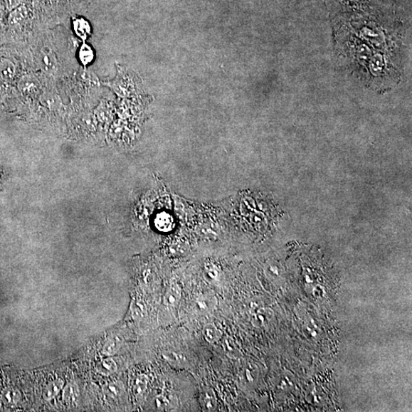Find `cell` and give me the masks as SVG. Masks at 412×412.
<instances>
[{
    "mask_svg": "<svg viewBox=\"0 0 412 412\" xmlns=\"http://www.w3.org/2000/svg\"><path fill=\"white\" fill-rule=\"evenodd\" d=\"M39 68L46 75H54L58 70V61L54 53L48 49L41 50L37 57Z\"/></svg>",
    "mask_w": 412,
    "mask_h": 412,
    "instance_id": "obj_1",
    "label": "cell"
},
{
    "mask_svg": "<svg viewBox=\"0 0 412 412\" xmlns=\"http://www.w3.org/2000/svg\"><path fill=\"white\" fill-rule=\"evenodd\" d=\"M218 305L217 298L213 294L205 293L199 295L194 303L196 313L200 315L212 312Z\"/></svg>",
    "mask_w": 412,
    "mask_h": 412,
    "instance_id": "obj_2",
    "label": "cell"
},
{
    "mask_svg": "<svg viewBox=\"0 0 412 412\" xmlns=\"http://www.w3.org/2000/svg\"><path fill=\"white\" fill-rule=\"evenodd\" d=\"M40 88V83L33 75H25L18 82V89L25 97L35 96Z\"/></svg>",
    "mask_w": 412,
    "mask_h": 412,
    "instance_id": "obj_3",
    "label": "cell"
},
{
    "mask_svg": "<svg viewBox=\"0 0 412 412\" xmlns=\"http://www.w3.org/2000/svg\"><path fill=\"white\" fill-rule=\"evenodd\" d=\"M28 16V8L24 4H21L9 12L7 19L8 23L11 26L22 25L26 22Z\"/></svg>",
    "mask_w": 412,
    "mask_h": 412,
    "instance_id": "obj_4",
    "label": "cell"
},
{
    "mask_svg": "<svg viewBox=\"0 0 412 412\" xmlns=\"http://www.w3.org/2000/svg\"><path fill=\"white\" fill-rule=\"evenodd\" d=\"M182 297V291L177 283H172L167 290L164 303L167 308L174 309L181 301Z\"/></svg>",
    "mask_w": 412,
    "mask_h": 412,
    "instance_id": "obj_5",
    "label": "cell"
},
{
    "mask_svg": "<svg viewBox=\"0 0 412 412\" xmlns=\"http://www.w3.org/2000/svg\"><path fill=\"white\" fill-rule=\"evenodd\" d=\"M15 63L9 59L0 60V83L11 81L16 75Z\"/></svg>",
    "mask_w": 412,
    "mask_h": 412,
    "instance_id": "obj_6",
    "label": "cell"
},
{
    "mask_svg": "<svg viewBox=\"0 0 412 412\" xmlns=\"http://www.w3.org/2000/svg\"><path fill=\"white\" fill-rule=\"evenodd\" d=\"M162 356L169 364L174 367L186 368L189 366L188 359L181 354L165 352L162 354Z\"/></svg>",
    "mask_w": 412,
    "mask_h": 412,
    "instance_id": "obj_7",
    "label": "cell"
},
{
    "mask_svg": "<svg viewBox=\"0 0 412 412\" xmlns=\"http://www.w3.org/2000/svg\"><path fill=\"white\" fill-rule=\"evenodd\" d=\"M73 27L77 35L82 39H86L91 33V26L88 20L83 18L73 19Z\"/></svg>",
    "mask_w": 412,
    "mask_h": 412,
    "instance_id": "obj_8",
    "label": "cell"
},
{
    "mask_svg": "<svg viewBox=\"0 0 412 412\" xmlns=\"http://www.w3.org/2000/svg\"><path fill=\"white\" fill-rule=\"evenodd\" d=\"M204 336L209 344H214L220 341L223 333L213 323H208L204 327Z\"/></svg>",
    "mask_w": 412,
    "mask_h": 412,
    "instance_id": "obj_9",
    "label": "cell"
},
{
    "mask_svg": "<svg viewBox=\"0 0 412 412\" xmlns=\"http://www.w3.org/2000/svg\"><path fill=\"white\" fill-rule=\"evenodd\" d=\"M40 101L44 107L50 110L58 109L61 102L58 94L49 91L41 95Z\"/></svg>",
    "mask_w": 412,
    "mask_h": 412,
    "instance_id": "obj_10",
    "label": "cell"
},
{
    "mask_svg": "<svg viewBox=\"0 0 412 412\" xmlns=\"http://www.w3.org/2000/svg\"><path fill=\"white\" fill-rule=\"evenodd\" d=\"M63 386V381L62 379H56L51 382L45 389L43 393V398L46 401H49L56 397L62 389Z\"/></svg>",
    "mask_w": 412,
    "mask_h": 412,
    "instance_id": "obj_11",
    "label": "cell"
},
{
    "mask_svg": "<svg viewBox=\"0 0 412 412\" xmlns=\"http://www.w3.org/2000/svg\"><path fill=\"white\" fill-rule=\"evenodd\" d=\"M22 395H21L19 391L16 389L9 388L4 391L2 395V399L6 404L15 405L21 399Z\"/></svg>",
    "mask_w": 412,
    "mask_h": 412,
    "instance_id": "obj_12",
    "label": "cell"
},
{
    "mask_svg": "<svg viewBox=\"0 0 412 412\" xmlns=\"http://www.w3.org/2000/svg\"><path fill=\"white\" fill-rule=\"evenodd\" d=\"M122 344V342L120 338L113 337L105 344L102 352L105 355H113L120 351Z\"/></svg>",
    "mask_w": 412,
    "mask_h": 412,
    "instance_id": "obj_13",
    "label": "cell"
},
{
    "mask_svg": "<svg viewBox=\"0 0 412 412\" xmlns=\"http://www.w3.org/2000/svg\"><path fill=\"white\" fill-rule=\"evenodd\" d=\"M94 57V51L92 48L87 44H83L79 51V58L83 65H90L93 61Z\"/></svg>",
    "mask_w": 412,
    "mask_h": 412,
    "instance_id": "obj_14",
    "label": "cell"
},
{
    "mask_svg": "<svg viewBox=\"0 0 412 412\" xmlns=\"http://www.w3.org/2000/svg\"><path fill=\"white\" fill-rule=\"evenodd\" d=\"M124 392L123 384L120 382H114L105 388V393L112 398L120 397Z\"/></svg>",
    "mask_w": 412,
    "mask_h": 412,
    "instance_id": "obj_15",
    "label": "cell"
},
{
    "mask_svg": "<svg viewBox=\"0 0 412 412\" xmlns=\"http://www.w3.org/2000/svg\"><path fill=\"white\" fill-rule=\"evenodd\" d=\"M386 67V61L382 56L376 55L371 61V69L374 75H380Z\"/></svg>",
    "mask_w": 412,
    "mask_h": 412,
    "instance_id": "obj_16",
    "label": "cell"
},
{
    "mask_svg": "<svg viewBox=\"0 0 412 412\" xmlns=\"http://www.w3.org/2000/svg\"><path fill=\"white\" fill-rule=\"evenodd\" d=\"M203 406L205 411H213L216 410L217 401L213 391H206L203 397Z\"/></svg>",
    "mask_w": 412,
    "mask_h": 412,
    "instance_id": "obj_17",
    "label": "cell"
},
{
    "mask_svg": "<svg viewBox=\"0 0 412 412\" xmlns=\"http://www.w3.org/2000/svg\"><path fill=\"white\" fill-rule=\"evenodd\" d=\"M149 384V378L146 375H140L137 377L134 386V392L136 396L143 393Z\"/></svg>",
    "mask_w": 412,
    "mask_h": 412,
    "instance_id": "obj_18",
    "label": "cell"
},
{
    "mask_svg": "<svg viewBox=\"0 0 412 412\" xmlns=\"http://www.w3.org/2000/svg\"><path fill=\"white\" fill-rule=\"evenodd\" d=\"M79 390L76 384H70L65 389L63 392V399H65L68 403H71L73 401H75L76 398L78 396Z\"/></svg>",
    "mask_w": 412,
    "mask_h": 412,
    "instance_id": "obj_19",
    "label": "cell"
},
{
    "mask_svg": "<svg viewBox=\"0 0 412 412\" xmlns=\"http://www.w3.org/2000/svg\"><path fill=\"white\" fill-rule=\"evenodd\" d=\"M224 352L231 358L238 357V349L233 342L229 337H226L223 344Z\"/></svg>",
    "mask_w": 412,
    "mask_h": 412,
    "instance_id": "obj_20",
    "label": "cell"
},
{
    "mask_svg": "<svg viewBox=\"0 0 412 412\" xmlns=\"http://www.w3.org/2000/svg\"><path fill=\"white\" fill-rule=\"evenodd\" d=\"M100 371L102 374L110 375L116 371L117 369V365L115 362L112 360V359H107L105 360L100 366Z\"/></svg>",
    "mask_w": 412,
    "mask_h": 412,
    "instance_id": "obj_21",
    "label": "cell"
},
{
    "mask_svg": "<svg viewBox=\"0 0 412 412\" xmlns=\"http://www.w3.org/2000/svg\"><path fill=\"white\" fill-rule=\"evenodd\" d=\"M156 406L160 409H167L171 406V401L164 395L158 396L156 398Z\"/></svg>",
    "mask_w": 412,
    "mask_h": 412,
    "instance_id": "obj_22",
    "label": "cell"
},
{
    "mask_svg": "<svg viewBox=\"0 0 412 412\" xmlns=\"http://www.w3.org/2000/svg\"><path fill=\"white\" fill-rule=\"evenodd\" d=\"M206 273L210 279L215 280L218 278V272L217 268L213 265L206 267Z\"/></svg>",
    "mask_w": 412,
    "mask_h": 412,
    "instance_id": "obj_23",
    "label": "cell"
}]
</instances>
